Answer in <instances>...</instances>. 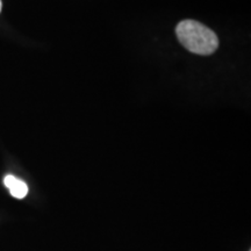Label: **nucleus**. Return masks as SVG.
I'll use <instances>...</instances> for the list:
<instances>
[{
    "label": "nucleus",
    "mask_w": 251,
    "mask_h": 251,
    "mask_svg": "<svg viewBox=\"0 0 251 251\" xmlns=\"http://www.w3.org/2000/svg\"><path fill=\"white\" fill-rule=\"evenodd\" d=\"M176 34L181 45L193 54L211 55L219 47V39L214 31L198 21H181L176 28Z\"/></svg>",
    "instance_id": "1"
},
{
    "label": "nucleus",
    "mask_w": 251,
    "mask_h": 251,
    "mask_svg": "<svg viewBox=\"0 0 251 251\" xmlns=\"http://www.w3.org/2000/svg\"><path fill=\"white\" fill-rule=\"evenodd\" d=\"M5 186L8 188L9 192H11L12 196L17 199H23L27 196L28 193V186L25 181L18 179L14 176L8 175L6 176L4 179Z\"/></svg>",
    "instance_id": "2"
},
{
    "label": "nucleus",
    "mask_w": 251,
    "mask_h": 251,
    "mask_svg": "<svg viewBox=\"0 0 251 251\" xmlns=\"http://www.w3.org/2000/svg\"><path fill=\"white\" fill-rule=\"evenodd\" d=\"M1 7H2V4H1V0H0V11H1Z\"/></svg>",
    "instance_id": "3"
}]
</instances>
